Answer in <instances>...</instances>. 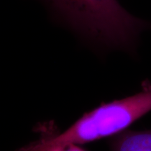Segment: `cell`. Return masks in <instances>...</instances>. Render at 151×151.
<instances>
[{
  "mask_svg": "<svg viewBox=\"0 0 151 151\" xmlns=\"http://www.w3.org/2000/svg\"><path fill=\"white\" fill-rule=\"evenodd\" d=\"M150 111L151 84L145 82L139 93L103 104L85 113L64 132H55L53 124L41 126L39 139L16 151H48L63 145L83 144L113 137Z\"/></svg>",
  "mask_w": 151,
  "mask_h": 151,
  "instance_id": "obj_2",
  "label": "cell"
},
{
  "mask_svg": "<svg viewBox=\"0 0 151 151\" xmlns=\"http://www.w3.org/2000/svg\"><path fill=\"white\" fill-rule=\"evenodd\" d=\"M56 21L92 47L136 52L139 36L151 22L137 18L118 0H41Z\"/></svg>",
  "mask_w": 151,
  "mask_h": 151,
  "instance_id": "obj_1",
  "label": "cell"
},
{
  "mask_svg": "<svg viewBox=\"0 0 151 151\" xmlns=\"http://www.w3.org/2000/svg\"><path fill=\"white\" fill-rule=\"evenodd\" d=\"M48 151H86L76 144H66L51 149Z\"/></svg>",
  "mask_w": 151,
  "mask_h": 151,
  "instance_id": "obj_4",
  "label": "cell"
},
{
  "mask_svg": "<svg viewBox=\"0 0 151 151\" xmlns=\"http://www.w3.org/2000/svg\"><path fill=\"white\" fill-rule=\"evenodd\" d=\"M111 151H151V129H125L113 136L109 142Z\"/></svg>",
  "mask_w": 151,
  "mask_h": 151,
  "instance_id": "obj_3",
  "label": "cell"
}]
</instances>
